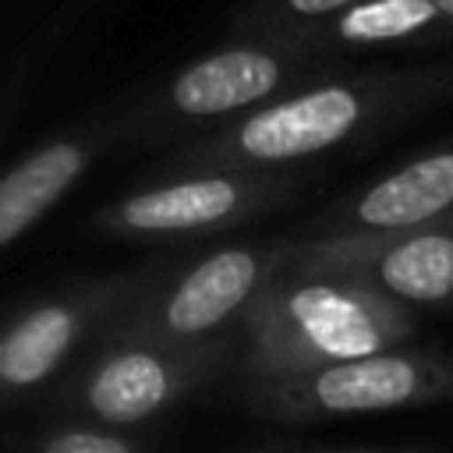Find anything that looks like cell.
<instances>
[{
  "label": "cell",
  "mask_w": 453,
  "mask_h": 453,
  "mask_svg": "<svg viewBox=\"0 0 453 453\" xmlns=\"http://www.w3.org/2000/svg\"><path fill=\"white\" fill-rule=\"evenodd\" d=\"M120 134L117 120L85 124L57 134L0 173V251L25 237L92 166V159Z\"/></svg>",
  "instance_id": "8fae6325"
},
{
  "label": "cell",
  "mask_w": 453,
  "mask_h": 453,
  "mask_svg": "<svg viewBox=\"0 0 453 453\" xmlns=\"http://www.w3.org/2000/svg\"><path fill=\"white\" fill-rule=\"evenodd\" d=\"M134 290L138 280L131 276L96 280L39 301L11 319L0 329V396L32 393L50 382L99 322L131 304Z\"/></svg>",
  "instance_id": "9c48e42d"
},
{
  "label": "cell",
  "mask_w": 453,
  "mask_h": 453,
  "mask_svg": "<svg viewBox=\"0 0 453 453\" xmlns=\"http://www.w3.org/2000/svg\"><path fill=\"white\" fill-rule=\"evenodd\" d=\"M88 4H92V0H67V7H64V11H60V14L53 18V21H57V25H60V28L67 32V28L74 25V18H78V14H81V11L88 7Z\"/></svg>",
  "instance_id": "5bb4252c"
},
{
  "label": "cell",
  "mask_w": 453,
  "mask_h": 453,
  "mask_svg": "<svg viewBox=\"0 0 453 453\" xmlns=\"http://www.w3.org/2000/svg\"><path fill=\"white\" fill-rule=\"evenodd\" d=\"M340 67L336 60H322L297 46L244 39L237 35L226 46H216L191 64L177 67L156 92H149L134 110H127L117 124L120 134H166L173 127L195 124H226L262 103Z\"/></svg>",
  "instance_id": "3957f363"
},
{
  "label": "cell",
  "mask_w": 453,
  "mask_h": 453,
  "mask_svg": "<svg viewBox=\"0 0 453 453\" xmlns=\"http://www.w3.org/2000/svg\"><path fill=\"white\" fill-rule=\"evenodd\" d=\"M39 453H138L127 439L117 432H99V428H60L50 432L39 446Z\"/></svg>",
  "instance_id": "4fadbf2b"
},
{
  "label": "cell",
  "mask_w": 453,
  "mask_h": 453,
  "mask_svg": "<svg viewBox=\"0 0 453 453\" xmlns=\"http://www.w3.org/2000/svg\"><path fill=\"white\" fill-rule=\"evenodd\" d=\"M287 269L336 276L407 308L453 301V234L439 226L322 234L290 248Z\"/></svg>",
  "instance_id": "8992f818"
},
{
  "label": "cell",
  "mask_w": 453,
  "mask_h": 453,
  "mask_svg": "<svg viewBox=\"0 0 453 453\" xmlns=\"http://www.w3.org/2000/svg\"><path fill=\"white\" fill-rule=\"evenodd\" d=\"M230 340H163L138 329H120L110 347L78 379L74 403L103 425L124 428L142 425L191 393L198 382L212 379L226 361Z\"/></svg>",
  "instance_id": "5b68a950"
},
{
  "label": "cell",
  "mask_w": 453,
  "mask_h": 453,
  "mask_svg": "<svg viewBox=\"0 0 453 453\" xmlns=\"http://www.w3.org/2000/svg\"><path fill=\"white\" fill-rule=\"evenodd\" d=\"M287 244L219 248L198 265H191L159 297L138 304L127 315V329L180 343L216 340L226 322L244 319V311L269 287V280L287 269Z\"/></svg>",
  "instance_id": "ba28073f"
},
{
  "label": "cell",
  "mask_w": 453,
  "mask_h": 453,
  "mask_svg": "<svg viewBox=\"0 0 453 453\" xmlns=\"http://www.w3.org/2000/svg\"><path fill=\"white\" fill-rule=\"evenodd\" d=\"M251 379L297 375L411 343L418 311L336 276L283 269L244 311Z\"/></svg>",
  "instance_id": "7a4b0ae2"
},
{
  "label": "cell",
  "mask_w": 453,
  "mask_h": 453,
  "mask_svg": "<svg viewBox=\"0 0 453 453\" xmlns=\"http://www.w3.org/2000/svg\"><path fill=\"white\" fill-rule=\"evenodd\" d=\"M294 191L287 170H202L106 205L96 226L113 237H188L251 219Z\"/></svg>",
  "instance_id": "52a82bcc"
},
{
  "label": "cell",
  "mask_w": 453,
  "mask_h": 453,
  "mask_svg": "<svg viewBox=\"0 0 453 453\" xmlns=\"http://www.w3.org/2000/svg\"><path fill=\"white\" fill-rule=\"evenodd\" d=\"M446 103H453V57L375 67L340 64L188 142L170 163L188 173L290 170L386 134Z\"/></svg>",
  "instance_id": "6da1fadb"
},
{
  "label": "cell",
  "mask_w": 453,
  "mask_h": 453,
  "mask_svg": "<svg viewBox=\"0 0 453 453\" xmlns=\"http://www.w3.org/2000/svg\"><path fill=\"white\" fill-rule=\"evenodd\" d=\"M365 0H241L234 32L244 39H269L294 46L319 25L340 18Z\"/></svg>",
  "instance_id": "7c38bea8"
},
{
  "label": "cell",
  "mask_w": 453,
  "mask_h": 453,
  "mask_svg": "<svg viewBox=\"0 0 453 453\" xmlns=\"http://www.w3.org/2000/svg\"><path fill=\"white\" fill-rule=\"evenodd\" d=\"M453 396V357L428 347H389L354 361L255 379L251 400L287 421H326L428 407Z\"/></svg>",
  "instance_id": "277c9868"
},
{
  "label": "cell",
  "mask_w": 453,
  "mask_h": 453,
  "mask_svg": "<svg viewBox=\"0 0 453 453\" xmlns=\"http://www.w3.org/2000/svg\"><path fill=\"white\" fill-rule=\"evenodd\" d=\"M442 226H446V230H449V234H453V212H449V216H446V219H442Z\"/></svg>",
  "instance_id": "9a60e30c"
},
{
  "label": "cell",
  "mask_w": 453,
  "mask_h": 453,
  "mask_svg": "<svg viewBox=\"0 0 453 453\" xmlns=\"http://www.w3.org/2000/svg\"><path fill=\"white\" fill-rule=\"evenodd\" d=\"M453 212V138L425 149L322 216V234H379L439 226Z\"/></svg>",
  "instance_id": "30bf717a"
}]
</instances>
